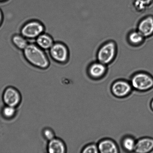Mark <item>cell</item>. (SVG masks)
<instances>
[{
    "mask_svg": "<svg viewBox=\"0 0 153 153\" xmlns=\"http://www.w3.org/2000/svg\"><path fill=\"white\" fill-rule=\"evenodd\" d=\"M51 57L58 63L63 64L68 61L69 53L68 48L61 42L54 43L49 49Z\"/></svg>",
    "mask_w": 153,
    "mask_h": 153,
    "instance_id": "5b68a950",
    "label": "cell"
},
{
    "mask_svg": "<svg viewBox=\"0 0 153 153\" xmlns=\"http://www.w3.org/2000/svg\"><path fill=\"white\" fill-rule=\"evenodd\" d=\"M2 100L6 105L17 108L22 102V94L17 88L13 86H8L3 92Z\"/></svg>",
    "mask_w": 153,
    "mask_h": 153,
    "instance_id": "8992f818",
    "label": "cell"
},
{
    "mask_svg": "<svg viewBox=\"0 0 153 153\" xmlns=\"http://www.w3.org/2000/svg\"><path fill=\"white\" fill-rule=\"evenodd\" d=\"M136 142L134 138L130 136H125L122 139V145L125 151L131 152L135 149Z\"/></svg>",
    "mask_w": 153,
    "mask_h": 153,
    "instance_id": "ac0fdd59",
    "label": "cell"
},
{
    "mask_svg": "<svg viewBox=\"0 0 153 153\" xmlns=\"http://www.w3.org/2000/svg\"><path fill=\"white\" fill-rule=\"evenodd\" d=\"M54 43L52 37L44 33L36 39V44L43 50H49Z\"/></svg>",
    "mask_w": 153,
    "mask_h": 153,
    "instance_id": "9a60e30c",
    "label": "cell"
},
{
    "mask_svg": "<svg viewBox=\"0 0 153 153\" xmlns=\"http://www.w3.org/2000/svg\"><path fill=\"white\" fill-rule=\"evenodd\" d=\"M150 106L151 109H152L153 111V99L151 101L150 103Z\"/></svg>",
    "mask_w": 153,
    "mask_h": 153,
    "instance_id": "44dd1931",
    "label": "cell"
},
{
    "mask_svg": "<svg viewBox=\"0 0 153 153\" xmlns=\"http://www.w3.org/2000/svg\"><path fill=\"white\" fill-rule=\"evenodd\" d=\"M17 108L6 105L3 107L1 110V114L3 118L7 120L13 119L17 114Z\"/></svg>",
    "mask_w": 153,
    "mask_h": 153,
    "instance_id": "e0dca14e",
    "label": "cell"
},
{
    "mask_svg": "<svg viewBox=\"0 0 153 153\" xmlns=\"http://www.w3.org/2000/svg\"><path fill=\"white\" fill-rule=\"evenodd\" d=\"M28 39L22 34H15L12 37V41L17 49L23 51L28 44Z\"/></svg>",
    "mask_w": 153,
    "mask_h": 153,
    "instance_id": "2e32d148",
    "label": "cell"
},
{
    "mask_svg": "<svg viewBox=\"0 0 153 153\" xmlns=\"http://www.w3.org/2000/svg\"><path fill=\"white\" fill-rule=\"evenodd\" d=\"M146 39L136 28L129 31L126 36L127 43L130 46L134 48L140 47L143 45Z\"/></svg>",
    "mask_w": 153,
    "mask_h": 153,
    "instance_id": "30bf717a",
    "label": "cell"
},
{
    "mask_svg": "<svg viewBox=\"0 0 153 153\" xmlns=\"http://www.w3.org/2000/svg\"><path fill=\"white\" fill-rule=\"evenodd\" d=\"M0 1H4V0H0Z\"/></svg>",
    "mask_w": 153,
    "mask_h": 153,
    "instance_id": "603a6c76",
    "label": "cell"
},
{
    "mask_svg": "<svg viewBox=\"0 0 153 153\" xmlns=\"http://www.w3.org/2000/svg\"><path fill=\"white\" fill-rule=\"evenodd\" d=\"M83 153H98L99 152L98 145L94 143H91L86 145L82 149Z\"/></svg>",
    "mask_w": 153,
    "mask_h": 153,
    "instance_id": "ffe728a7",
    "label": "cell"
},
{
    "mask_svg": "<svg viewBox=\"0 0 153 153\" xmlns=\"http://www.w3.org/2000/svg\"><path fill=\"white\" fill-rule=\"evenodd\" d=\"M46 151L49 153H66V145L62 139L55 137L51 140L48 141Z\"/></svg>",
    "mask_w": 153,
    "mask_h": 153,
    "instance_id": "8fae6325",
    "label": "cell"
},
{
    "mask_svg": "<svg viewBox=\"0 0 153 153\" xmlns=\"http://www.w3.org/2000/svg\"><path fill=\"white\" fill-rule=\"evenodd\" d=\"M45 27L41 22L32 20L26 22L21 28L20 33L28 39H36L44 33Z\"/></svg>",
    "mask_w": 153,
    "mask_h": 153,
    "instance_id": "277c9868",
    "label": "cell"
},
{
    "mask_svg": "<svg viewBox=\"0 0 153 153\" xmlns=\"http://www.w3.org/2000/svg\"><path fill=\"white\" fill-rule=\"evenodd\" d=\"M42 134L44 138L48 141H49L56 137L55 131L50 127H46L43 128L42 131Z\"/></svg>",
    "mask_w": 153,
    "mask_h": 153,
    "instance_id": "d6986e66",
    "label": "cell"
},
{
    "mask_svg": "<svg viewBox=\"0 0 153 153\" xmlns=\"http://www.w3.org/2000/svg\"><path fill=\"white\" fill-rule=\"evenodd\" d=\"M107 66L96 60L88 65L87 70L88 74L92 79H101L107 73Z\"/></svg>",
    "mask_w": 153,
    "mask_h": 153,
    "instance_id": "9c48e42d",
    "label": "cell"
},
{
    "mask_svg": "<svg viewBox=\"0 0 153 153\" xmlns=\"http://www.w3.org/2000/svg\"><path fill=\"white\" fill-rule=\"evenodd\" d=\"M153 4V0H133L131 7L136 13H145L151 8Z\"/></svg>",
    "mask_w": 153,
    "mask_h": 153,
    "instance_id": "5bb4252c",
    "label": "cell"
},
{
    "mask_svg": "<svg viewBox=\"0 0 153 153\" xmlns=\"http://www.w3.org/2000/svg\"><path fill=\"white\" fill-rule=\"evenodd\" d=\"M118 53V46L116 42L109 40L100 45L97 51V61L108 66L116 60Z\"/></svg>",
    "mask_w": 153,
    "mask_h": 153,
    "instance_id": "7a4b0ae2",
    "label": "cell"
},
{
    "mask_svg": "<svg viewBox=\"0 0 153 153\" xmlns=\"http://www.w3.org/2000/svg\"><path fill=\"white\" fill-rule=\"evenodd\" d=\"M99 152L101 153H117L119 149L116 144L110 139L100 141L98 145Z\"/></svg>",
    "mask_w": 153,
    "mask_h": 153,
    "instance_id": "4fadbf2b",
    "label": "cell"
},
{
    "mask_svg": "<svg viewBox=\"0 0 153 153\" xmlns=\"http://www.w3.org/2000/svg\"><path fill=\"white\" fill-rule=\"evenodd\" d=\"M23 53L25 59L33 66L42 70L49 68L50 62L47 55L37 44L28 43Z\"/></svg>",
    "mask_w": 153,
    "mask_h": 153,
    "instance_id": "6da1fadb",
    "label": "cell"
},
{
    "mask_svg": "<svg viewBox=\"0 0 153 153\" xmlns=\"http://www.w3.org/2000/svg\"><path fill=\"white\" fill-rule=\"evenodd\" d=\"M153 151V138L150 137L142 138L136 142L134 152L138 153H148Z\"/></svg>",
    "mask_w": 153,
    "mask_h": 153,
    "instance_id": "7c38bea8",
    "label": "cell"
},
{
    "mask_svg": "<svg viewBox=\"0 0 153 153\" xmlns=\"http://www.w3.org/2000/svg\"><path fill=\"white\" fill-rule=\"evenodd\" d=\"M138 30L146 39L153 36V15H146L142 18L137 24Z\"/></svg>",
    "mask_w": 153,
    "mask_h": 153,
    "instance_id": "52a82bcc",
    "label": "cell"
},
{
    "mask_svg": "<svg viewBox=\"0 0 153 153\" xmlns=\"http://www.w3.org/2000/svg\"><path fill=\"white\" fill-rule=\"evenodd\" d=\"M132 87L130 82L125 80H118L113 82L111 91L114 95L119 98L128 96L131 93Z\"/></svg>",
    "mask_w": 153,
    "mask_h": 153,
    "instance_id": "ba28073f",
    "label": "cell"
},
{
    "mask_svg": "<svg viewBox=\"0 0 153 153\" xmlns=\"http://www.w3.org/2000/svg\"><path fill=\"white\" fill-rule=\"evenodd\" d=\"M1 12H0V22H1Z\"/></svg>",
    "mask_w": 153,
    "mask_h": 153,
    "instance_id": "7402d4cb",
    "label": "cell"
},
{
    "mask_svg": "<svg viewBox=\"0 0 153 153\" xmlns=\"http://www.w3.org/2000/svg\"><path fill=\"white\" fill-rule=\"evenodd\" d=\"M130 83L133 88L137 91H149L153 88V76L146 72H138L132 76Z\"/></svg>",
    "mask_w": 153,
    "mask_h": 153,
    "instance_id": "3957f363",
    "label": "cell"
}]
</instances>
